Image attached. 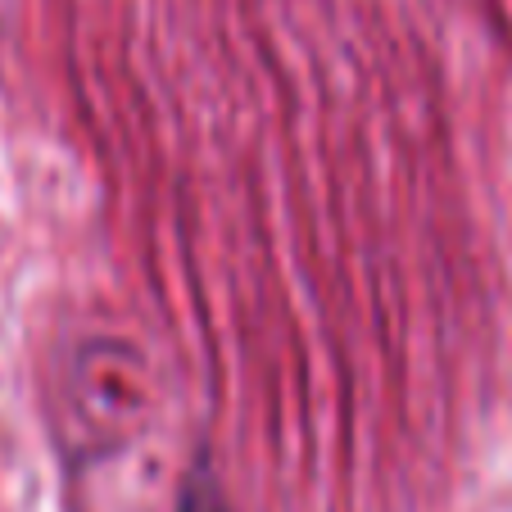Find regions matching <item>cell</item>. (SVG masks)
Wrapping results in <instances>:
<instances>
[{"label": "cell", "instance_id": "6da1fadb", "mask_svg": "<svg viewBox=\"0 0 512 512\" xmlns=\"http://www.w3.org/2000/svg\"><path fill=\"white\" fill-rule=\"evenodd\" d=\"M182 512H223V503L213 499V494H204V490H195V494H186V503H182Z\"/></svg>", "mask_w": 512, "mask_h": 512}]
</instances>
